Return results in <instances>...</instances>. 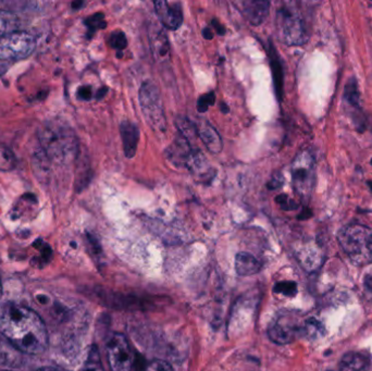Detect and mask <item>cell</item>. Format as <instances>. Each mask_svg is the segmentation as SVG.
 I'll use <instances>...</instances> for the list:
<instances>
[{
  "label": "cell",
  "instance_id": "cell-1",
  "mask_svg": "<svg viewBox=\"0 0 372 371\" xmlns=\"http://www.w3.org/2000/svg\"><path fill=\"white\" fill-rule=\"evenodd\" d=\"M0 332L22 353L37 355L48 346V333L42 318L22 305L6 303L0 306Z\"/></svg>",
  "mask_w": 372,
  "mask_h": 371
},
{
  "label": "cell",
  "instance_id": "cell-2",
  "mask_svg": "<svg viewBox=\"0 0 372 371\" xmlns=\"http://www.w3.org/2000/svg\"><path fill=\"white\" fill-rule=\"evenodd\" d=\"M38 141L49 161L68 165L77 159L79 141L71 127L61 121H48L38 130Z\"/></svg>",
  "mask_w": 372,
  "mask_h": 371
},
{
  "label": "cell",
  "instance_id": "cell-3",
  "mask_svg": "<svg viewBox=\"0 0 372 371\" xmlns=\"http://www.w3.org/2000/svg\"><path fill=\"white\" fill-rule=\"evenodd\" d=\"M339 243L353 264L365 266L372 262V229L363 225L343 227L338 235Z\"/></svg>",
  "mask_w": 372,
  "mask_h": 371
},
{
  "label": "cell",
  "instance_id": "cell-4",
  "mask_svg": "<svg viewBox=\"0 0 372 371\" xmlns=\"http://www.w3.org/2000/svg\"><path fill=\"white\" fill-rule=\"evenodd\" d=\"M279 38L289 46H299L308 41L307 26L301 10L294 3L285 4L275 18Z\"/></svg>",
  "mask_w": 372,
  "mask_h": 371
},
{
  "label": "cell",
  "instance_id": "cell-5",
  "mask_svg": "<svg viewBox=\"0 0 372 371\" xmlns=\"http://www.w3.org/2000/svg\"><path fill=\"white\" fill-rule=\"evenodd\" d=\"M291 173L294 190L303 202L307 203L316 184V161L312 151L305 149L296 155Z\"/></svg>",
  "mask_w": 372,
  "mask_h": 371
},
{
  "label": "cell",
  "instance_id": "cell-6",
  "mask_svg": "<svg viewBox=\"0 0 372 371\" xmlns=\"http://www.w3.org/2000/svg\"><path fill=\"white\" fill-rule=\"evenodd\" d=\"M139 104L148 126L155 132L166 130V119L164 104L157 86L151 81H145L139 88Z\"/></svg>",
  "mask_w": 372,
  "mask_h": 371
},
{
  "label": "cell",
  "instance_id": "cell-7",
  "mask_svg": "<svg viewBox=\"0 0 372 371\" xmlns=\"http://www.w3.org/2000/svg\"><path fill=\"white\" fill-rule=\"evenodd\" d=\"M35 46L34 38L28 33L16 31L7 35L0 41V70L9 67V63L28 58Z\"/></svg>",
  "mask_w": 372,
  "mask_h": 371
},
{
  "label": "cell",
  "instance_id": "cell-8",
  "mask_svg": "<svg viewBox=\"0 0 372 371\" xmlns=\"http://www.w3.org/2000/svg\"><path fill=\"white\" fill-rule=\"evenodd\" d=\"M107 356L111 371H132L135 365V355L127 338L116 333L109 340Z\"/></svg>",
  "mask_w": 372,
  "mask_h": 371
},
{
  "label": "cell",
  "instance_id": "cell-9",
  "mask_svg": "<svg viewBox=\"0 0 372 371\" xmlns=\"http://www.w3.org/2000/svg\"><path fill=\"white\" fill-rule=\"evenodd\" d=\"M269 338L277 344H289L296 338L304 334V326L297 325L289 317H281L272 323L268 329Z\"/></svg>",
  "mask_w": 372,
  "mask_h": 371
},
{
  "label": "cell",
  "instance_id": "cell-10",
  "mask_svg": "<svg viewBox=\"0 0 372 371\" xmlns=\"http://www.w3.org/2000/svg\"><path fill=\"white\" fill-rule=\"evenodd\" d=\"M344 102L349 106V112L351 118L356 123V128L359 132L365 130V119L361 107V94H359L358 83L355 77H351L346 83L344 90Z\"/></svg>",
  "mask_w": 372,
  "mask_h": 371
},
{
  "label": "cell",
  "instance_id": "cell-11",
  "mask_svg": "<svg viewBox=\"0 0 372 371\" xmlns=\"http://www.w3.org/2000/svg\"><path fill=\"white\" fill-rule=\"evenodd\" d=\"M185 168H188L193 178L201 183H211L216 173L213 166L209 163L207 158L198 149L193 151Z\"/></svg>",
  "mask_w": 372,
  "mask_h": 371
},
{
  "label": "cell",
  "instance_id": "cell-12",
  "mask_svg": "<svg viewBox=\"0 0 372 371\" xmlns=\"http://www.w3.org/2000/svg\"><path fill=\"white\" fill-rule=\"evenodd\" d=\"M238 9L253 26H258L266 20L270 3L265 0H245L236 4Z\"/></svg>",
  "mask_w": 372,
  "mask_h": 371
},
{
  "label": "cell",
  "instance_id": "cell-13",
  "mask_svg": "<svg viewBox=\"0 0 372 371\" xmlns=\"http://www.w3.org/2000/svg\"><path fill=\"white\" fill-rule=\"evenodd\" d=\"M192 153L193 149L191 143L182 135L178 134L171 145L166 149V156L168 161L176 165V167H185Z\"/></svg>",
  "mask_w": 372,
  "mask_h": 371
},
{
  "label": "cell",
  "instance_id": "cell-14",
  "mask_svg": "<svg viewBox=\"0 0 372 371\" xmlns=\"http://www.w3.org/2000/svg\"><path fill=\"white\" fill-rule=\"evenodd\" d=\"M155 10L160 22H161L164 28L176 31L182 26V10L178 6L172 7L164 0H158V1H155Z\"/></svg>",
  "mask_w": 372,
  "mask_h": 371
},
{
  "label": "cell",
  "instance_id": "cell-15",
  "mask_svg": "<svg viewBox=\"0 0 372 371\" xmlns=\"http://www.w3.org/2000/svg\"><path fill=\"white\" fill-rule=\"evenodd\" d=\"M195 126L197 129V135L203 141L206 149L211 154H219L222 151L223 144L217 130L206 120H198V122L195 123Z\"/></svg>",
  "mask_w": 372,
  "mask_h": 371
},
{
  "label": "cell",
  "instance_id": "cell-16",
  "mask_svg": "<svg viewBox=\"0 0 372 371\" xmlns=\"http://www.w3.org/2000/svg\"><path fill=\"white\" fill-rule=\"evenodd\" d=\"M148 38L151 43L152 53L158 60H164L169 56L170 45L166 32L156 24L148 28Z\"/></svg>",
  "mask_w": 372,
  "mask_h": 371
},
{
  "label": "cell",
  "instance_id": "cell-17",
  "mask_svg": "<svg viewBox=\"0 0 372 371\" xmlns=\"http://www.w3.org/2000/svg\"><path fill=\"white\" fill-rule=\"evenodd\" d=\"M121 137H122L123 151L125 157H134L139 141V130L135 123L131 121H123L120 126Z\"/></svg>",
  "mask_w": 372,
  "mask_h": 371
},
{
  "label": "cell",
  "instance_id": "cell-18",
  "mask_svg": "<svg viewBox=\"0 0 372 371\" xmlns=\"http://www.w3.org/2000/svg\"><path fill=\"white\" fill-rule=\"evenodd\" d=\"M262 270V264L250 253H238L235 258V271L238 276H248L258 274Z\"/></svg>",
  "mask_w": 372,
  "mask_h": 371
},
{
  "label": "cell",
  "instance_id": "cell-19",
  "mask_svg": "<svg viewBox=\"0 0 372 371\" xmlns=\"http://www.w3.org/2000/svg\"><path fill=\"white\" fill-rule=\"evenodd\" d=\"M370 360L363 353H347L341 360L340 371H369Z\"/></svg>",
  "mask_w": 372,
  "mask_h": 371
},
{
  "label": "cell",
  "instance_id": "cell-20",
  "mask_svg": "<svg viewBox=\"0 0 372 371\" xmlns=\"http://www.w3.org/2000/svg\"><path fill=\"white\" fill-rule=\"evenodd\" d=\"M270 56L271 68H272L273 82H275V94L279 100H282L283 96V70L282 63L280 58L277 56L275 46L270 43Z\"/></svg>",
  "mask_w": 372,
  "mask_h": 371
},
{
  "label": "cell",
  "instance_id": "cell-21",
  "mask_svg": "<svg viewBox=\"0 0 372 371\" xmlns=\"http://www.w3.org/2000/svg\"><path fill=\"white\" fill-rule=\"evenodd\" d=\"M18 23L16 14L7 10H0V41L7 35L16 32Z\"/></svg>",
  "mask_w": 372,
  "mask_h": 371
},
{
  "label": "cell",
  "instance_id": "cell-22",
  "mask_svg": "<svg viewBox=\"0 0 372 371\" xmlns=\"http://www.w3.org/2000/svg\"><path fill=\"white\" fill-rule=\"evenodd\" d=\"M176 127L178 128L179 134L182 135L188 142H192L193 139H196L197 129L195 123H193L190 119L186 117L178 116L176 118Z\"/></svg>",
  "mask_w": 372,
  "mask_h": 371
},
{
  "label": "cell",
  "instance_id": "cell-23",
  "mask_svg": "<svg viewBox=\"0 0 372 371\" xmlns=\"http://www.w3.org/2000/svg\"><path fill=\"white\" fill-rule=\"evenodd\" d=\"M16 159L9 147L0 144V171H11L16 168Z\"/></svg>",
  "mask_w": 372,
  "mask_h": 371
},
{
  "label": "cell",
  "instance_id": "cell-24",
  "mask_svg": "<svg viewBox=\"0 0 372 371\" xmlns=\"http://www.w3.org/2000/svg\"><path fill=\"white\" fill-rule=\"evenodd\" d=\"M82 371H105L100 353H98L97 348L95 345L90 348Z\"/></svg>",
  "mask_w": 372,
  "mask_h": 371
},
{
  "label": "cell",
  "instance_id": "cell-25",
  "mask_svg": "<svg viewBox=\"0 0 372 371\" xmlns=\"http://www.w3.org/2000/svg\"><path fill=\"white\" fill-rule=\"evenodd\" d=\"M108 43L112 48L118 50V53H122L123 49L127 46V36L122 31H115L109 36Z\"/></svg>",
  "mask_w": 372,
  "mask_h": 371
},
{
  "label": "cell",
  "instance_id": "cell-26",
  "mask_svg": "<svg viewBox=\"0 0 372 371\" xmlns=\"http://www.w3.org/2000/svg\"><path fill=\"white\" fill-rule=\"evenodd\" d=\"M273 291L277 294H282L285 296H295L297 293V284L292 281H282V282H277L275 284Z\"/></svg>",
  "mask_w": 372,
  "mask_h": 371
},
{
  "label": "cell",
  "instance_id": "cell-27",
  "mask_svg": "<svg viewBox=\"0 0 372 371\" xmlns=\"http://www.w3.org/2000/svg\"><path fill=\"white\" fill-rule=\"evenodd\" d=\"M86 26L88 28V35L94 34L100 28H106L107 23L105 21V16L102 14H96L90 16L85 21Z\"/></svg>",
  "mask_w": 372,
  "mask_h": 371
},
{
  "label": "cell",
  "instance_id": "cell-28",
  "mask_svg": "<svg viewBox=\"0 0 372 371\" xmlns=\"http://www.w3.org/2000/svg\"><path fill=\"white\" fill-rule=\"evenodd\" d=\"M215 102L216 95L213 92L205 94V95H201V97L198 98V100H197V110H198L199 112H206L208 108L215 104Z\"/></svg>",
  "mask_w": 372,
  "mask_h": 371
},
{
  "label": "cell",
  "instance_id": "cell-29",
  "mask_svg": "<svg viewBox=\"0 0 372 371\" xmlns=\"http://www.w3.org/2000/svg\"><path fill=\"white\" fill-rule=\"evenodd\" d=\"M145 371H174L171 365L164 360H153L151 364H148Z\"/></svg>",
  "mask_w": 372,
  "mask_h": 371
},
{
  "label": "cell",
  "instance_id": "cell-30",
  "mask_svg": "<svg viewBox=\"0 0 372 371\" xmlns=\"http://www.w3.org/2000/svg\"><path fill=\"white\" fill-rule=\"evenodd\" d=\"M275 200H277V204H280L281 208L285 209V210H294L299 207V204H296L294 200H289L285 194L277 196Z\"/></svg>",
  "mask_w": 372,
  "mask_h": 371
},
{
  "label": "cell",
  "instance_id": "cell-31",
  "mask_svg": "<svg viewBox=\"0 0 372 371\" xmlns=\"http://www.w3.org/2000/svg\"><path fill=\"white\" fill-rule=\"evenodd\" d=\"M283 186V176L280 173L275 174L272 176V179L268 183V188L270 190H277Z\"/></svg>",
  "mask_w": 372,
  "mask_h": 371
},
{
  "label": "cell",
  "instance_id": "cell-32",
  "mask_svg": "<svg viewBox=\"0 0 372 371\" xmlns=\"http://www.w3.org/2000/svg\"><path fill=\"white\" fill-rule=\"evenodd\" d=\"M92 87L90 86H81L78 91V97L82 100H90L92 98Z\"/></svg>",
  "mask_w": 372,
  "mask_h": 371
},
{
  "label": "cell",
  "instance_id": "cell-33",
  "mask_svg": "<svg viewBox=\"0 0 372 371\" xmlns=\"http://www.w3.org/2000/svg\"><path fill=\"white\" fill-rule=\"evenodd\" d=\"M211 24H213V28H215L216 31H217L218 34L225 35V26H222V24L220 23L217 19H213V21H211Z\"/></svg>",
  "mask_w": 372,
  "mask_h": 371
},
{
  "label": "cell",
  "instance_id": "cell-34",
  "mask_svg": "<svg viewBox=\"0 0 372 371\" xmlns=\"http://www.w3.org/2000/svg\"><path fill=\"white\" fill-rule=\"evenodd\" d=\"M365 288L369 293H372V274H368L365 278Z\"/></svg>",
  "mask_w": 372,
  "mask_h": 371
},
{
  "label": "cell",
  "instance_id": "cell-35",
  "mask_svg": "<svg viewBox=\"0 0 372 371\" xmlns=\"http://www.w3.org/2000/svg\"><path fill=\"white\" fill-rule=\"evenodd\" d=\"M203 38H206V40H213V31H211V28H203Z\"/></svg>",
  "mask_w": 372,
  "mask_h": 371
},
{
  "label": "cell",
  "instance_id": "cell-36",
  "mask_svg": "<svg viewBox=\"0 0 372 371\" xmlns=\"http://www.w3.org/2000/svg\"><path fill=\"white\" fill-rule=\"evenodd\" d=\"M107 92H108V88H100V91L97 92V95H96V98H97V100H102V98L104 97L105 95H106Z\"/></svg>",
  "mask_w": 372,
  "mask_h": 371
},
{
  "label": "cell",
  "instance_id": "cell-37",
  "mask_svg": "<svg viewBox=\"0 0 372 371\" xmlns=\"http://www.w3.org/2000/svg\"><path fill=\"white\" fill-rule=\"evenodd\" d=\"M81 6H83V3H82V1H75V3L72 4V7H73V9H79Z\"/></svg>",
  "mask_w": 372,
  "mask_h": 371
},
{
  "label": "cell",
  "instance_id": "cell-38",
  "mask_svg": "<svg viewBox=\"0 0 372 371\" xmlns=\"http://www.w3.org/2000/svg\"><path fill=\"white\" fill-rule=\"evenodd\" d=\"M220 109L222 110V112H223V114H228V112H229V108L227 107V106H225V104H221V107H220Z\"/></svg>",
  "mask_w": 372,
  "mask_h": 371
},
{
  "label": "cell",
  "instance_id": "cell-39",
  "mask_svg": "<svg viewBox=\"0 0 372 371\" xmlns=\"http://www.w3.org/2000/svg\"><path fill=\"white\" fill-rule=\"evenodd\" d=\"M37 371H59L57 369L51 368V367H44V368L38 369Z\"/></svg>",
  "mask_w": 372,
  "mask_h": 371
},
{
  "label": "cell",
  "instance_id": "cell-40",
  "mask_svg": "<svg viewBox=\"0 0 372 371\" xmlns=\"http://www.w3.org/2000/svg\"><path fill=\"white\" fill-rule=\"evenodd\" d=\"M1 295H3V284H1V278H0V299H1Z\"/></svg>",
  "mask_w": 372,
  "mask_h": 371
},
{
  "label": "cell",
  "instance_id": "cell-41",
  "mask_svg": "<svg viewBox=\"0 0 372 371\" xmlns=\"http://www.w3.org/2000/svg\"><path fill=\"white\" fill-rule=\"evenodd\" d=\"M368 186H369V188H371L372 190V181L368 182Z\"/></svg>",
  "mask_w": 372,
  "mask_h": 371
},
{
  "label": "cell",
  "instance_id": "cell-42",
  "mask_svg": "<svg viewBox=\"0 0 372 371\" xmlns=\"http://www.w3.org/2000/svg\"><path fill=\"white\" fill-rule=\"evenodd\" d=\"M370 163H371V165H372V159H371V161H370Z\"/></svg>",
  "mask_w": 372,
  "mask_h": 371
}]
</instances>
